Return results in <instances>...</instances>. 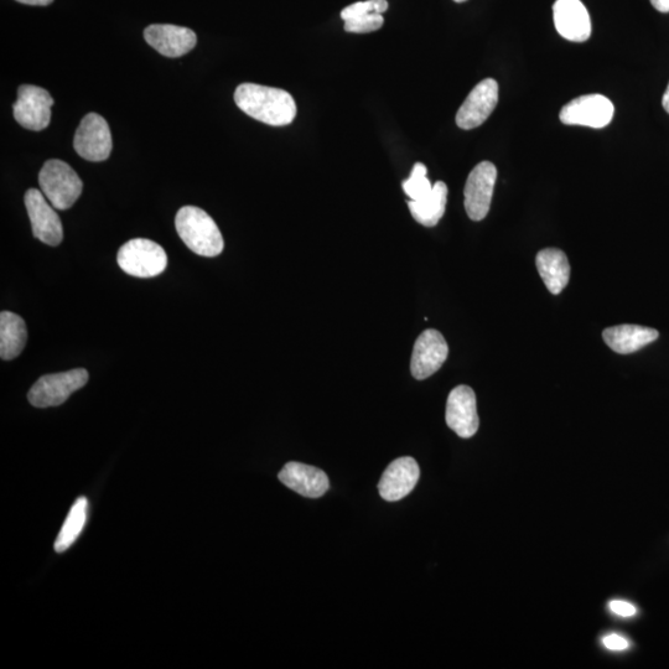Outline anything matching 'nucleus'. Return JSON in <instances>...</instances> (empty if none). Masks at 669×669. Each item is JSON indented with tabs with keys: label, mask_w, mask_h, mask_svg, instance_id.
<instances>
[{
	"label": "nucleus",
	"mask_w": 669,
	"mask_h": 669,
	"mask_svg": "<svg viewBox=\"0 0 669 669\" xmlns=\"http://www.w3.org/2000/svg\"><path fill=\"white\" fill-rule=\"evenodd\" d=\"M175 227L181 240L197 256L217 257L225 248L219 226L199 207H181L175 217Z\"/></svg>",
	"instance_id": "2"
},
{
	"label": "nucleus",
	"mask_w": 669,
	"mask_h": 669,
	"mask_svg": "<svg viewBox=\"0 0 669 669\" xmlns=\"http://www.w3.org/2000/svg\"><path fill=\"white\" fill-rule=\"evenodd\" d=\"M385 19L382 14L363 15V17L346 20L345 30L347 33L367 34L373 33L383 27Z\"/></svg>",
	"instance_id": "25"
},
{
	"label": "nucleus",
	"mask_w": 669,
	"mask_h": 669,
	"mask_svg": "<svg viewBox=\"0 0 669 669\" xmlns=\"http://www.w3.org/2000/svg\"><path fill=\"white\" fill-rule=\"evenodd\" d=\"M662 105H663V108H665L666 112L669 113V84H668L667 90L665 92V95H663Z\"/></svg>",
	"instance_id": "30"
},
{
	"label": "nucleus",
	"mask_w": 669,
	"mask_h": 669,
	"mask_svg": "<svg viewBox=\"0 0 669 669\" xmlns=\"http://www.w3.org/2000/svg\"><path fill=\"white\" fill-rule=\"evenodd\" d=\"M448 201V186L438 181L433 186L432 193L420 201H409V211L413 219L425 227H434L442 220Z\"/></svg>",
	"instance_id": "21"
},
{
	"label": "nucleus",
	"mask_w": 669,
	"mask_h": 669,
	"mask_svg": "<svg viewBox=\"0 0 669 669\" xmlns=\"http://www.w3.org/2000/svg\"><path fill=\"white\" fill-rule=\"evenodd\" d=\"M497 169L490 162L477 164L466 181L465 210L473 221L484 220L489 214L494 196Z\"/></svg>",
	"instance_id": "9"
},
{
	"label": "nucleus",
	"mask_w": 669,
	"mask_h": 669,
	"mask_svg": "<svg viewBox=\"0 0 669 669\" xmlns=\"http://www.w3.org/2000/svg\"><path fill=\"white\" fill-rule=\"evenodd\" d=\"M653 8L661 13H669V0H650Z\"/></svg>",
	"instance_id": "28"
},
{
	"label": "nucleus",
	"mask_w": 669,
	"mask_h": 669,
	"mask_svg": "<svg viewBox=\"0 0 669 669\" xmlns=\"http://www.w3.org/2000/svg\"><path fill=\"white\" fill-rule=\"evenodd\" d=\"M445 419L448 427L460 438L474 437L479 430L480 419L473 388L461 385L450 392L446 402Z\"/></svg>",
	"instance_id": "11"
},
{
	"label": "nucleus",
	"mask_w": 669,
	"mask_h": 669,
	"mask_svg": "<svg viewBox=\"0 0 669 669\" xmlns=\"http://www.w3.org/2000/svg\"><path fill=\"white\" fill-rule=\"evenodd\" d=\"M28 330L19 315L3 311L0 314V357L5 361L17 359L27 344Z\"/></svg>",
	"instance_id": "20"
},
{
	"label": "nucleus",
	"mask_w": 669,
	"mask_h": 669,
	"mask_svg": "<svg viewBox=\"0 0 669 669\" xmlns=\"http://www.w3.org/2000/svg\"><path fill=\"white\" fill-rule=\"evenodd\" d=\"M499 102V84L494 79H486L476 85L456 114V124L470 131L484 124L495 111Z\"/></svg>",
	"instance_id": "12"
},
{
	"label": "nucleus",
	"mask_w": 669,
	"mask_h": 669,
	"mask_svg": "<svg viewBox=\"0 0 669 669\" xmlns=\"http://www.w3.org/2000/svg\"><path fill=\"white\" fill-rule=\"evenodd\" d=\"M88 382L85 368L40 377L28 393L31 406L36 408L57 407L65 403L72 393L81 390Z\"/></svg>",
	"instance_id": "5"
},
{
	"label": "nucleus",
	"mask_w": 669,
	"mask_h": 669,
	"mask_svg": "<svg viewBox=\"0 0 669 669\" xmlns=\"http://www.w3.org/2000/svg\"><path fill=\"white\" fill-rule=\"evenodd\" d=\"M614 113L615 107L608 97L586 95L575 98L565 105L559 113V118L567 126L600 129L609 126Z\"/></svg>",
	"instance_id": "7"
},
{
	"label": "nucleus",
	"mask_w": 669,
	"mask_h": 669,
	"mask_svg": "<svg viewBox=\"0 0 669 669\" xmlns=\"http://www.w3.org/2000/svg\"><path fill=\"white\" fill-rule=\"evenodd\" d=\"M17 2L27 5H38V7H46L54 2V0H17Z\"/></svg>",
	"instance_id": "29"
},
{
	"label": "nucleus",
	"mask_w": 669,
	"mask_h": 669,
	"mask_svg": "<svg viewBox=\"0 0 669 669\" xmlns=\"http://www.w3.org/2000/svg\"><path fill=\"white\" fill-rule=\"evenodd\" d=\"M144 39L159 54L167 57L186 55L195 48L197 43L193 30L170 24L150 25L144 30Z\"/></svg>",
	"instance_id": "15"
},
{
	"label": "nucleus",
	"mask_w": 669,
	"mask_h": 669,
	"mask_svg": "<svg viewBox=\"0 0 669 669\" xmlns=\"http://www.w3.org/2000/svg\"><path fill=\"white\" fill-rule=\"evenodd\" d=\"M33 235L49 246H59L64 238V230L55 207L46 199L43 191L30 189L24 197Z\"/></svg>",
	"instance_id": "10"
},
{
	"label": "nucleus",
	"mask_w": 669,
	"mask_h": 669,
	"mask_svg": "<svg viewBox=\"0 0 669 669\" xmlns=\"http://www.w3.org/2000/svg\"><path fill=\"white\" fill-rule=\"evenodd\" d=\"M610 609L614 614L622 617H631L636 615L637 610L634 605L626 603V601L614 600L610 603Z\"/></svg>",
	"instance_id": "26"
},
{
	"label": "nucleus",
	"mask_w": 669,
	"mask_h": 669,
	"mask_svg": "<svg viewBox=\"0 0 669 669\" xmlns=\"http://www.w3.org/2000/svg\"><path fill=\"white\" fill-rule=\"evenodd\" d=\"M449 355V346L439 331L428 329L419 335L414 345L411 371L414 378L422 381L434 375L444 365Z\"/></svg>",
	"instance_id": "13"
},
{
	"label": "nucleus",
	"mask_w": 669,
	"mask_h": 669,
	"mask_svg": "<svg viewBox=\"0 0 669 669\" xmlns=\"http://www.w3.org/2000/svg\"><path fill=\"white\" fill-rule=\"evenodd\" d=\"M419 477L420 469L417 461L404 456L388 466L378 484V491L382 499L388 502L402 500L417 486Z\"/></svg>",
	"instance_id": "14"
},
{
	"label": "nucleus",
	"mask_w": 669,
	"mask_h": 669,
	"mask_svg": "<svg viewBox=\"0 0 669 669\" xmlns=\"http://www.w3.org/2000/svg\"><path fill=\"white\" fill-rule=\"evenodd\" d=\"M242 112L268 126H288L297 117V103L289 92L257 84H242L235 92Z\"/></svg>",
	"instance_id": "1"
},
{
	"label": "nucleus",
	"mask_w": 669,
	"mask_h": 669,
	"mask_svg": "<svg viewBox=\"0 0 669 669\" xmlns=\"http://www.w3.org/2000/svg\"><path fill=\"white\" fill-rule=\"evenodd\" d=\"M539 276L549 292L554 295L562 293L570 279V264L567 254L558 248H546L537 254L536 258Z\"/></svg>",
	"instance_id": "19"
},
{
	"label": "nucleus",
	"mask_w": 669,
	"mask_h": 669,
	"mask_svg": "<svg viewBox=\"0 0 669 669\" xmlns=\"http://www.w3.org/2000/svg\"><path fill=\"white\" fill-rule=\"evenodd\" d=\"M40 189L56 210L75 205L84 190V183L69 164L53 159L44 164L39 174Z\"/></svg>",
	"instance_id": "3"
},
{
	"label": "nucleus",
	"mask_w": 669,
	"mask_h": 669,
	"mask_svg": "<svg viewBox=\"0 0 669 669\" xmlns=\"http://www.w3.org/2000/svg\"><path fill=\"white\" fill-rule=\"evenodd\" d=\"M658 331L640 325H619L604 330L603 339L611 350L621 355L634 354L658 339Z\"/></svg>",
	"instance_id": "18"
},
{
	"label": "nucleus",
	"mask_w": 669,
	"mask_h": 669,
	"mask_svg": "<svg viewBox=\"0 0 669 669\" xmlns=\"http://www.w3.org/2000/svg\"><path fill=\"white\" fill-rule=\"evenodd\" d=\"M387 9V0H366V2L351 4L342 10L341 18L346 22L352 18L363 17V15L383 14Z\"/></svg>",
	"instance_id": "24"
},
{
	"label": "nucleus",
	"mask_w": 669,
	"mask_h": 669,
	"mask_svg": "<svg viewBox=\"0 0 669 669\" xmlns=\"http://www.w3.org/2000/svg\"><path fill=\"white\" fill-rule=\"evenodd\" d=\"M74 148L88 162H103L112 152V134L105 118L88 113L75 133Z\"/></svg>",
	"instance_id": "6"
},
{
	"label": "nucleus",
	"mask_w": 669,
	"mask_h": 669,
	"mask_svg": "<svg viewBox=\"0 0 669 669\" xmlns=\"http://www.w3.org/2000/svg\"><path fill=\"white\" fill-rule=\"evenodd\" d=\"M53 106L54 98L45 88L33 85L20 86L18 100L13 106L15 121L30 131H43L50 124Z\"/></svg>",
	"instance_id": "8"
},
{
	"label": "nucleus",
	"mask_w": 669,
	"mask_h": 669,
	"mask_svg": "<svg viewBox=\"0 0 669 669\" xmlns=\"http://www.w3.org/2000/svg\"><path fill=\"white\" fill-rule=\"evenodd\" d=\"M455 3H464L466 0H454Z\"/></svg>",
	"instance_id": "31"
},
{
	"label": "nucleus",
	"mask_w": 669,
	"mask_h": 669,
	"mask_svg": "<svg viewBox=\"0 0 669 669\" xmlns=\"http://www.w3.org/2000/svg\"><path fill=\"white\" fill-rule=\"evenodd\" d=\"M606 648L611 651H624L629 647V641L619 635H609L603 640Z\"/></svg>",
	"instance_id": "27"
},
{
	"label": "nucleus",
	"mask_w": 669,
	"mask_h": 669,
	"mask_svg": "<svg viewBox=\"0 0 669 669\" xmlns=\"http://www.w3.org/2000/svg\"><path fill=\"white\" fill-rule=\"evenodd\" d=\"M88 501L82 496L71 507L59 537L55 542V551L64 553L77 541L87 522Z\"/></svg>",
	"instance_id": "22"
},
{
	"label": "nucleus",
	"mask_w": 669,
	"mask_h": 669,
	"mask_svg": "<svg viewBox=\"0 0 669 669\" xmlns=\"http://www.w3.org/2000/svg\"><path fill=\"white\" fill-rule=\"evenodd\" d=\"M553 19L558 33L564 39L584 43L590 38V15L580 0H557L553 5Z\"/></svg>",
	"instance_id": "16"
},
{
	"label": "nucleus",
	"mask_w": 669,
	"mask_h": 669,
	"mask_svg": "<svg viewBox=\"0 0 669 669\" xmlns=\"http://www.w3.org/2000/svg\"><path fill=\"white\" fill-rule=\"evenodd\" d=\"M427 167L422 163L414 165L411 176L403 181V190L412 201L425 199L432 193L433 186L427 178Z\"/></svg>",
	"instance_id": "23"
},
{
	"label": "nucleus",
	"mask_w": 669,
	"mask_h": 669,
	"mask_svg": "<svg viewBox=\"0 0 669 669\" xmlns=\"http://www.w3.org/2000/svg\"><path fill=\"white\" fill-rule=\"evenodd\" d=\"M278 477L288 489L308 499H319L330 487L329 477L323 470L297 461L285 465Z\"/></svg>",
	"instance_id": "17"
},
{
	"label": "nucleus",
	"mask_w": 669,
	"mask_h": 669,
	"mask_svg": "<svg viewBox=\"0 0 669 669\" xmlns=\"http://www.w3.org/2000/svg\"><path fill=\"white\" fill-rule=\"evenodd\" d=\"M117 262L129 276L153 278L167 269L168 256L158 243L147 238H134L118 251Z\"/></svg>",
	"instance_id": "4"
}]
</instances>
